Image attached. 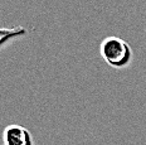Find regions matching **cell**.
<instances>
[{
  "label": "cell",
  "instance_id": "obj_1",
  "mask_svg": "<svg viewBox=\"0 0 146 145\" xmlns=\"http://www.w3.org/2000/svg\"><path fill=\"white\" fill-rule=\"evenodd\" d=\"M100 53L110 67L116 69L126 68L132 61V49L130 44L115 35L103 39L100 46Z\"/></svg>",
  "mask_w": 146,
  "mask_h": 145
},
{
  "label": "cell",
  "instance_id": "obj_3",
  "mask_svg": "<svg viewBox=\"0 0 146 145\" xmlns=\"http://www.w3.org/2000/svg\"><path fill=\"white\" fill-rule=\"evenodd\" d=\"M27 35V29L23 27H15V28H0V48L5 47V44L11 42L13 39L20 38Z\"/></svg>",
  "mask_w": 146,
  "mask_h": 145
},
{
  "label": "cell",
  "instance_id": "obj_2",
  "mask_svg": "<svg viewBox=\"0 0 146 145\" xmlns=\"http://www.w3.org/2000/svg\"><path fill=\"white\" fill-rule=\"evenodd\" d=\"M3 145H33L32 134L24 126L11 124L3 131Z\"/></svg>",
  "mask_w": 146,
  "mask_h": 145
}]
</instances>
